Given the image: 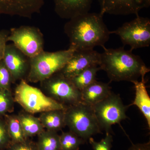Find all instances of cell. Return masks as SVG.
<instances>
[{
    "label": "cell",
    "instance_id": "obj_1",
    "mask_svg": "<svg viewBox=\"0 0 150 150\" xmlns=\"http://www.w3.org/2000/svg\"><path fill=\"white\" fill-rule=\"evenodd\" d=\"M100 12L87 13L70 19L65 25L70 47L75 50L91 49L96 46L105 48L111 34Z\"/></svg>",
    "mask_w": 150,
    "mask_h": 150
},
{
    "label": "cell",
    "instance_id": "obj_2",
    "mask_svg": "<svg viewBox=\"0 0 150 150\" xmlns=\"http://www.w3.org/2000/svg\"><path fill=\"white\" fill-rule=\"evenodd\" d=\"M100 54L99 67L107 74L111 81H137L150 71L139 56L131 50L123 47L116 49L106 48Z\"/></svg>",
    "mask_w": 150,
    "mask_h": 150
},
{
    "label": "cell",
    "instance_id": "obj_3",
    "mask_svg": "<svg viewBox=\"0 0 150 150\" xmlns=\"http://www.w3.org/2000/svg\"><path fill=\"white\" fill-rule=\"evenodd\" d=\"M75 50L69 47L67 50L56 52L44 51L30 58L29 72L26 77L27 81L41 82L59 72L71 59Z\"/></svg>",
    "mask_w": 150,
    "mask_h": 150
},
{
    "label": "cell",
    "instance_id": "obj_4",
    "mask_svg": "<svg viewBox=\"0 0 150 150\" xmlns=\"http://www.w3.org/2000/svg\"><path fill=\"white\" fill-rule=\"evenodd\" d=\"M65 122L70 131L86 142L93 135L103 134L92 107L84 103L66 108Z\"/></svg>",
    "mask_w": 150,
    "mask_h": 150
},
{
    "label": "cell",
    "instance_id": "obj_5",
    "mask_svg": "<svg viewBox=\"0 0 150 150\" xmlns=\"http://www.w3.org/2000/svg\"><path fill=\"white\" fill-rule=\"evenodd\" d=\"M13 98L15 101L25 111L31 114L67 108L46 96L39 88L30 85L25 79L22 80L17 85Z\"/></svg>",
    "mask_w": 150,
    "mask_h": 150
},
{
    "label": "cell",
    "instance_id": "obj_6",
    "mask_svg": "<svg viewBox=\"0 0 150 150\" xmlns=\"http://www.w3.org/2000/svg\"><path fill=\"white\" fill-rule=\"evenodd\" d=\"M40 83L46 96L67 108L82 102L81 91L60 72Z\"/></svg>",
    "mask_w": 150,
    "mask_h": 150
},
{
    "label": "cell",
    "instance_id": "obj_7",
    "mask_svg": "<svg viewBox=\"0 0 150 150\" xmlns=\"http://www.w3.org/2000/svg\"><path fill=\"white\" fill-rule=\"evenodd\" d=\"M102 131L112 134V125L128 118L126 111L129 107L123 104L119 95L112 92L107 97L92 106Z\"/></svg>",
    "mask_w": 150,
    "mask_h": 150
},
{
    "label": "cell",
    "instance_id": "obj_8",
    "mask_svg": "<svg viewBox=\"0 0 150 150\" xmlns=\"http://www.w3.org/2000/svg\"><path fill=\"white\" fill-rule=\"evenodd\" d=\"M118 35L124 46L129 45L131 51L148 47L150 45V20L137 16L136 18L126 22L111 34Z\"/></svg>",
    "mask_w": 150,
    "mask_h": 150
},
{
    "label": "cell",
    "instance_id": "obj_9",
    "mask_svg": "<svg viewBox=\"0 0 150 150\" xmlns=\"http://www.w3.org/2000/svg\"><path fill=\"white\" fill-rule=\"evenodd\" d=\"M8 41L28 58H32L44 51V39L37 28L23 25L13 28L9 31Z\"/></svg>",
    "mask_w": 150,
    "mask_h": 150
},
{
    "label": "cell",
    "instance_id": "obj_10",
    "mask_svg": "<svg viewBox=\"0 0 150 150\" xmlns=\"http://www.w3.org/2000/svg\"><path fill=\"white\" fill-rule=\"evenodd\" d=\"M100 54L91 49L75 50L60 72L65 77L71 79L84 70L93 66H99Z\"/></svg>",
    "mask_w": 150,
    "mask_h": 150
},
{
    "label": "cell",
    "instance_id": "obj_11",
    "mask_svg": "<svg viewBox=\"0 0 150 150\" xmlns=\"http://www.w3.org/2000/svg\"><path fill=\"white\" fill-rule=\"evenodd\" d=\"M2 60L11 73L13 83L27 77L30 69L29 58L13 43L6 45Z\"/></svg>",
    "mask_w": 150,
    "mask_h": 150
},
{
    "label": "cell",
    "instance_id": "obj_12",
    "mask_svg": "<svg viewBox=\"0 0 150 150\" xmlns=\"http://www.w3.org/2000/svg\"><path fill=\"white\" fill-rule=\"evenodd\" d=\"M45 0H0V15L30 18L40 13Z\"/></svg>",
    "mask_w": 150,
    "mask_h": 150
},
{
    "label": "cell",
    "instance_id": "obj_13",
    "mask_svg": "<svg viewBox=\"0 0 150 150\" xmlns=\"http://www.w3.org/2000/svg\"><path fill=\"white\" fill-rule=\"evenodd\" d=\"M100 12L114 15H139L142 9L150 6V0H99Z\"/></svg>",
    "mask_w": 150,
    "mask_h": 150
},
{
    "label": "cell",
    "instance_id": "obj_14",
    "mask_svg": "<svg viewBox=\"0 0 150 150\" xmlns=\"http://www.w3.org/2000/svg\"><path fill=\"white\" fill-rule=\"evenodd\" d=\"M93 0H54L55 11L61 18L70 19L89 12Z\"/></svg>",
    "mask_w": 150,
    "mask_h": 150
},
{
    "label": "cell",
    "instance_id": "obj_15",
    "mask_svg": "<svg viewBox=\"0 0 150 150\" xmlns=\"http://www.w3.org/2000/svg\"><path fill=\"white\" fill-rule=\"evenodd\" d=\"M81 92L82 102L93 106L112 93L109 84L95 81Z\"/></svg>",
    "mask_w": 150,
    "mask_h": 150
},
{
    "label": "cell",
    "instance_id": "obj_16",
    "mask_svg": "<svg viewBox=\"0 0 150 150\" xmlns=\"http://www.w3.org/2000/svg\"><path fill=\"white\" fill-rule=\"evenodd\" d=\"M145 76L141 77V81L137 80L131 82L134 84L136 93L134 102L129 106L134 105L139 108L146 118L150 129V98L146 87Z\"/></svg>",
    "mask_w": 150,
    "mask_h": 150
},
{
    "label": "cell",
    "instance_id": "obj_17",
    "mask_svg": "<svg viewBox=\"0 0 150 150\" xmlns=\"http://www.w3.org/2000/svg\"><path fill=\"white\" fill-rule=\"evenodd\" d=\"M38 118L44 129L58 132L66 126L65 109H57L41 112Z\"/></svg>",
    "mask_w": 150,
    "mask_h": 150
},
{
    "label": "cell",
    "instance_id": "obj_18",
    "mask_svg": "<svg viewBox=\"0 0 150 150\" xmlns=\"http://www.w3.org/2000/svg\"><path fill=\"white\" fill-rule=\"evenodd\" d=\"M17 115L27 139L38 136L45 130L38 117L25 110L20 111Z\"/></svg>",
    "mask_w": 150,
    "mask_h": 150
},
{
    "label": "cell",
    "instance_id": "obj_19",
    "mask_svg": "<svg viewBox=\"0 0 150 150\" xmlns=\"http://www.w3.org/2000/svg\"><path fill=\"white\" fill-rule=\"evenodd\" d=\"M11 143H20L27 139L18 115L6 114L4 116Z\"/></svg>",
    "mask_w": 150,
    "mask_h": 150
},
{
    "label": "cell",
    "instance_id": "obj_20",
    "mask_svg": "<svg viewBox=\"0 0 150 150\" xmlns=\"http://www.w3.org/2000/svg\"><path fill=\"white\" fill-rule=\"evenodd\" d=\"M36 144L38 150H60V135L45 129L38 135Z\"/></svg>",
    "mask_w": 150,
    "mask_h": 150
},
{
    "label": "cell",
    "instance_id": "obj_21",
    "mask_svg": "<svg viewBox=\"0 0 150 150\" xmlns=\"http://www.w3.org/2000/svg\"><path fill=\"white\" fill-rule=\"evenodd\" d=\"M100 70L99 66L90 67L84 70L71 80L75 87L81 91L96 81L97 73Z\"/></svg>",
    "mask_w": 150,
    "mask_h": 150
},
{
    "label": "cell",
    "instance_id": "obj_22",
    "mask_svg": "<svg viewBox=\"0 0 150 150\" xmlns=\"http://www.w3.org/2000/svg\"><path fill=\"white\" fill-rule=\"evenodd\" d=\"M85 142L80 137L70 131L62 132L60 135V150H79L80 146Z\"/></svg>",
    "mask_w": 150,
    "mask_h": 150
},
{
    "label": "cell",
    "instance_id": "obj_23",
    "mask_svg": "<svg viewBox=\"0 0 150 150\" xmlns=\"http://www.w3.org/2000/svg\"><path fill=\"white\" fill-rule=\"evenodd\" d=\"M15 102L11 91L0 88V117L13 112Z\"/></svg>",
    "mask_w": 150,
    "mask_h": 150
},
{
    "label": "cell",
    "instance_id": "obj_24",
    "mask_svg": "<svg viewBox=\"0 0 150 150\" xmlns=\"http://www.w3.org/2000/svg\"><path fill=\"white\" fill-rule=\"evenodd\" d=\"M12 78L3 60L0 61V88L11 90Z\"/></svg>",
    "mask_w": 150,
    "mask_h": 150
},
{
    "label": "cell",
    "instance_id": "obj_25",
    "mask_svg": "<svg viewBox=\"0 0 150 150\" xmlns=\"http://www.w3.org/2000/svg\"><path fill=\"white\" fill-rule=\"evenodd\" d=\"M88 140L93 150H111L113 139L110 133H106L105 137L100 142H96L92 137Z\"/></svg>",
    "mask_w": 150,
    "mask_h": 150
},
{
    "label": "cell",
    "instance_id": "obj_26",
    "mask_svg": "<svg viewBox=\"0 0 150 150\" xmlns=\"http://www.w3.org/2000/svg\"><path fill=\"white\" fill-rule=\"evenodd\" d=\"M11 144L4 119L0 117V150H6Z\"/></svg>",
    "mask_w": 150,
    "mask_h": 150
},
{
    "label": "cell",
    "instance_id": "obj_27",
    "mask_svg": "<svg viewBox=\"0 0 150 150\" xmlns=\"http://www.w3.org/2000/svg\"><path fill=\"white\" fill-rule=\"evenodd\" d=\"M6 150H38L36 143L27 139L20 143L11 144Z\"/></svg>",
    "mask_w": 150,
    "mask_h": 150
},
{
    "label": "cell",
    "instance_id": "obj_28",
    "mask_svg": "<svg viewBox=\"0 0 150 150\" xmlns=\"http://www.w3.org/2000/svg\"><path fill=\"white\" fill-rule=\"evenodd\" d=\"M9 34V31L8 30H3L0 31V61L3 59L5 48L8 41Z\"/></svg>",
    "mask_w": 150,
    "mask_h": 150
},
{
    "label": "cell",
    "instance_id": "obj_29",
    "mask_svg": "<svg viewBox=\"0 0 150 150\" xmlns=\"http://www.w3.org/2000/svg\"><path fill=\"white\" fill-rule=\"evenodd\" d=\"M128 150H150V142L144 144H132Z\"/></svg>",
    "mask_w": 150,
    "mask_h": 150
}]
</instances>
